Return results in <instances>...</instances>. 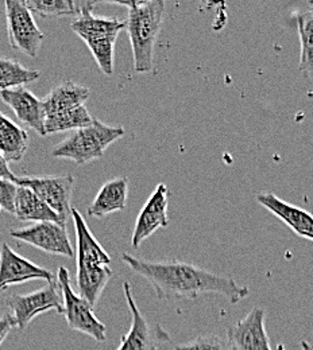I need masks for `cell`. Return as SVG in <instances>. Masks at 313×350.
Here are the masks:
<instances>
[{
  "mask_svg": "<svg viewBox=\"0 0 313 350\" xmlns=\"http://www.w3.org/2000/svg\"><path fill=\"white\" fill-rule=\"evenodd\" d=\"M122 262L153 286L160 301L176 298L193 301L201 294H218L231 304H238L250 294L249 287L236 283L232 278L210 272L189 262H151L135 258L127 252L122 255Z\"/></svg>",
  "mask_w": 313,
  "mask_h": 350,
  "instance_id": "6da1fadb",
  "label": "cell"
},
{
  "mask_svg": "<svg viewBox=\"0 0 313 350\" xmlns=\"http://www.w3.org/2000/svg\"><path fill=\"white\" fill-rule=\"evenodd\" d=\"M129 8L126 29L129 33L134 70L136 73H150L154 68V47L160 34L165 3L161 0L121 1Z\"/></svg>",
  "mask_w": 313,
  "mask_h": 350,
  "instance_id": "7a4b0ae2",
  "label": "cell"
},
{
  "mask_svg": "<svg viewBox=\"0 0 313 350\" xmlns=\"http://www.w3.org/2000/svg\"><path fill=\"white\" fill-rule=\"evenodd\" d=\"M90 96V88L69 80L53 88L42 100L46 135L76 131L92 124L95 118L86 107Z\"/></svg>",
  "mask_w": 313,
  "mask_h": 350,
  "instance_id": "3957f363",
  "label": "cell"
},
{
  "mask_svg": "<svg viewBox=\"0 0 313 350\" xmlns=\"http://www.w3.org/2000/svg\"><path fill=\"white\" fill-rule=\"evenodd\" d=\"M92 1L71 23V29L79 36L93 55L99 69L105 75L114 73V53L119 34L126 29V22L118 18L96 16Z\"/></svg>",
  "mask_w": 313,
  "mask_h": 350,
  "instance_id": "277c9868",
  "label": "cell"
},
{
  "mask_svg": "<svg viewBox=\"0 0 313 350\" xmlns=\"http://www.w3.org/2000/svg\"><path fill=\"white\" fill-rule=\"evenodd\" d=\"M123 127L108 126L97 119L92 124L72 132L66 139L58 143L51 155L58 159H68L76 165H86L100 159L105 150L125 136Z\"/></svg>",
  "mask_w": 313,
  "mask_h": 350,
  "instance_id": "5b68a950",
  "label": "cell"
},
{
  "mask_svg": "<svg viewBox=\"0 0 313 350\" xmlns=\"http://www.w3.org/2000/svg\"><path fill=\"white\" fill-rule=\"evenodd\" d=\"M57 280L62 293V314L69 329L86 334L97 342H104L107 340V326L97 319L93 306L75 291L69 271L65 267L58 268Z\"/></svg>",
  "mask_w": 313,
  "mask_h": 350,
  "instance_id": "8992f818",
  "label": "cell"
},
{
  "mask_svg": "<svg viewBox=\"0 0 313 350\" xmlns=\"http://www.w3.org/2000/svg\"><path fill=\"white\" fill-rule=\"evenodd\" d=\"M19 187L30 189L38 198L54 211L65 224L72 216V194L75 176L72 174L16 176L12 180Z\"/></svg>",
  "mask_w": 313,
  "mask_h": 350,
  "instance_id": "52a82bcc",
  "label": "cell"
},
{
  "mask_svg": "<svg viewBox=\"0 0 313 350\" xmlns=\"http://www.w3.org/2000/svg\"><path fill=\"white\" fill-rule=\"evenodd\" d=\"M5 306L12 312L15 326L21 332L26 330L30 322L41 314L49 311L62 314L64 306L58 280L54 279L46 283L45 287L26 295H11L5 298Z\"/></svg>",
  "mask_w": 313,
  "mask_h": 350,
  "instance_id": "ba28073f",
  "label": "cell"
},
{
  "mask_svg": "<svg viewBox=\"0 0 313 350\" xmlns=\"http://www.w3.org/2000/svg\"><path fill=\"white\" fill-rule=\"evenodd\" d=\"M7 34L10 46L36 58L42 47L45 36L37 26L32 11L21 0L4 1Z\"/></svg>",
  "mask_w": 313,
  "mask_h": 350,
  "instance_id": "9c48e42d",
  "label": "cell"
},
{
  "mask_svg": "<svg viewBox=\"0 0 313 350\" xmlns=\"http://www.w3.org/2000/svg\"><path fill=\"white\" fill-rule=\"evenodd\" d=\"M10 236L50 255L64 256L68 259H73L76 256L65 224L50 221L34 222L29 226L10 230Z\"/></svg>",
  "mask_w": 313,
  "mask_h": 350,
  "instance_id": "30bf717a",
  "label": "cell"
},
{
  "mask_svg": "<svg viewBox=\"0 0 313 350\" xmlns=\"http://www.w3.org/2000/svg\"><path fill=\"white\" fill-rule=\"evenodd\" d=\"M125 299L132 312L130 330L122 337L116 350H158L161 342H169V333L161 325H151L136 306L132 284L123 283Z\"/></svg>",
  "mask_w": 313,
  "mask_h": 350,
  "instance_id": "8fae6325",
  "label": "cell"
},
{
  "mask_svg": "<svg viewBox=\"0 0 313 350\" xmlns=\"http://www.w3.org/2000/svg\"><path fill=\"white\" fill-rule=\"evenodd\" d=\"M32 280H54V275L44 267L18 255L7 243L0 245V294L10 286Z\"/></svg>",
  "mask_w": 313,
  "mask_h": 350,
  "instance_id": "7c38bea8",
  "label": "cell"
},
{
  "mask_svg": "<svg viewBox=\"0 0 313 350\" xmlns=\"http://www.w3.org/2000/svg\"><path fill=\"white\" fill-rule=\"evenodd\" d=\"M265 318V310L254 307L243 319L235 322L227 332L231 350H271Z\"/></svg>",
  "mask_w": 313,
  "mask_h": 350,
  "instance_id": "4fadbf2b",
  "label": "cell"
},
{
  "mask_svg": "<svg viewBox=\"0 0 313 350\" xmlns=\"http://www.w3.org/2000/svg\"><path fill=\"white\" fill-rule=\"evenodd\" d=\"M168 200L169 187L165 183H160L138 215L132 237L133 248H138L146 239L155 233V230L169 225Z\"/></svg>",
  "mask_w": 313,
  "mask_h": 350,
  "instance_id": "5bb4252c",
  "label": "cell"
},
{
  "mask_svg": "<svg viewBox=\"0 0 313 350\" xmlns=\"http://www.w3.org/2000/svg\"><path fill=\"white\" fill-rule=\"evenodd\" d=\"M0 100L8 105L16 119L34 130L38 135L46 136L45 113L42 100L25 87L7 89L0 92Z\"/></svg>",
  "mask_w": 313,
  "mask_h": 350,
  "instance_id": "9a60e30c",
  "label": "cell"
},
{
  "mask_svg": "<svg viewBox=\"0 0 313 350\" xmlns=\"http://www.w3.org/2000/svg\"><path fill=\"white\" fill-rule=\"evenodd\" d=\"M71 217L73 219L77 239V272H90L110 267V255L92 234L82 213L77 209H72Z\"/></svg>",
  "mask_w": 313,
  "mask_h": 350,
  "instance_id": "2e32d148",
  "label": "cell"
},
{
  "mask_svg": "<svg viewBox=\"0 0 313 350\" xmlns=\"http://www.w3.org/2000/svg\"><path fill=\"white\" fill-rule=\"evenodd\" d=\"M257 201L277 219L288 225L296 234L313 241V216L310 212L278 198L271 191L258 193Z\"/></svg>",
  "mask_w": 313,
  "mask_h": 350,
  "instance_id": "e0dca14e",
  "label": "cell"
},
{
  "mask_svg": "<svg viewBox=\"0 0 313 350\" xmlns=\"http://www.w3.org/2000/svg\"><path fill=\"white\" fill-rule=\"evenodd\" d=\"M129 197V179L126 176L114 178L107 180L88 208L90 217L103 219L111 213L122 212L126 209Z\"/></svg>",
  "mask_w": 313,
  "mask_h": 350,
  "instance_id": "ac0fdd59",
  "label": "cell"
},
{
  "mask_svg": "<svg viewBox=\"0 0 313 350\" xmlns=\"http://www.w3.org/2000/svg\"><path fill=\"white\" fill-rule=\"evenodd\" d=\"M29 148V133L0 112V155L7 162H21Z\"/></svg>",
  "mask_w": 313,
  "mask_h": 350,
  "instance_id": "d6986e66",
  "label": "cell"
},
{
  "mask_svg": "<svg viewBox=\"0 0 313 350\" xmlns=\"http://www.w3.org/2000/svg\"><path fill=\"white\" fill-rule=\"evenodd\" d=\"M14 216L19 221H33L34 222H60L65 224L58 217V215L51 211L45 202L38 198L30 189L19 187L15 198ZM66 225V224H65Z\"/></svg>",
  "mask_w": 313,
  "mask_h": 350,
  "instance_id": "ffe728a7",
  "label": "cell"
},
{
  "mask_svg": "<svg viewBox=\"0 0 313 350\" xmlns=\"http://www.w3.org/2000/svg\"><path fill=\"white\" fill-rule=\"evenodd\" d=\"M296 23L300 38V72L313 80V3L311 8L299 11L296 15Z\"/></svg>",
  "mask_w": 313,
  "mask_h": 350,
  "instance_id": "44dd1931",
  "label": "cell"
},
{
  "mask_svg": "<svg viewBox=\"0 0 313 350\" xmlns=\"http://www.w3.org/2000/svg\"><path fill=\"white\" fill-rule=\"evenodd\" d=\"M40 77L38 70L29 69L16 59L0 55V92L27 85Z\"/></svg>",
  "mask_w": 313,
  "mask_h": 350,
  "instance_id": "7402d4cb",
  "label": "cell"
},
{
  "mask_svg": "<svg viewBox=\"0 0 313 350\" xmlns=\"http://www.w3.org/2000/svg\"><path fill=\"white\" fill-rule=\"evenodd\" d=\"M25 5L41 18H61L69 15H80L92 1L75 0H25Z\"/></svg>",
  "mask_w": 313,
  "mask_h": 350,
  "instance_id": "603a6c76",
  "label": "cell"
},
{
  "mask_svg": "<svg viewBox=\"0 0 313 350\" xmlns=\"http://www.w3.org/2000/svg\"><path fill=\"white\" fill-rule=\"evenodd\" d=\"M173 350H231V348L218 334H204L189 342L176 345Z\"/></svg>",
  "mask_w": 313,
  "mask_h": 350,
  "instance_id": "cb8c5ba5",
  "label": "cell"
},
{
  "mask_svg": "<svg viewBox=\"0 0 313 350\" xmlns=\"http://www.w3.org/2000/svg\"><path fill=\"white\" fill-rule=\"evenodd\" d=\"M18 193V186L8 179H0V206L1 211L14 215L15 198Z\"/></svg>",
  "mask_w": 313,
  "mask_h": 350,
  "instance_id": "d4e9b609",
  "label": "cell"
},
{
  "mask_svg": "<svg viewBox=\"0 0 313 350\" xmlns=\"http://www.w3.org/2000/svg\"><path fill=\"white\" fill-rule=\"evenodd\" d=\"M14 327H16V326H15V321L11 314H5L4 317L0 318V347L3 345V342L10 336L11 330Z\"/></svg>",
  "mask_w": 313,
  "mask_h": 350,
  "instance_id": "484cf974",
  "label": "cell"
},
{
  "mask_svg": "<svg viewBox=\"0 0 313 350\" xmlns=\"http://www.w3.org/2000/svg\"><path fill=\"white\" fill-rule=\"evenodd\" d=\"M15 174L10 170L8 167V162L0 155V179H8V180H14Z\"/></svg>",
  "mask_w": 313,
  "mask_h": 350,
  "instance_id": "4316f807",
  "label": "cell"
},
{
  "mask_svg": "<svg viewBox=\"0 0 313 350\" xmlns=\"http://www.w3.org/2000/svg\"><path fill=\"white\" fill-rule=\"evenodd\" d=\"M300 345H301V349L303 350H313L312 344L308 342V341H305V340H303V341L300 342Z\"/></svg>",
  "mask_w": 313,
  "mask_h": 350,
  "instance_id": "83f0119b",
  "label": "cell"
},
{
  "mask_svg": "<svg viewBox=\"0 0 313 350\" xmlns=\"http://www.w3.org/2000/svg\"><path fill=\"white\" fill-rule=\"evenodd\" d=\"M0 212H1V206H0Z\"/></svg>",
  "mask_w": 313,
  "mask_h": 350,
  "instance_id": "f1b7e54d",
  "label": "cell"
}]
</instances>
